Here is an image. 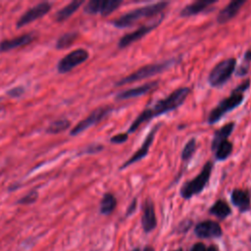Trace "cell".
<instances>
[{
	"label": "cell",
	"mask_w": 251,
	"mask_h": 251,
	"mask_svg": "<svg viewBox=\"0 0 251 251\" xmlns=\"http://www.w3.org/2000/svg\"><path fill=\"white\" fill-rule=\"evenodd\" d=\"M189 93H190L189 87H186V86L179 87L175 91H173L166 98L157 101V103H155L152 107L144 109L132 122V124L130 125L127 130V133L134 132L141 126V124L148 122L157 116H160L162 114H165L167 112H170L178 108L180 105L183 104L184 100L186 99Z\"/></svg>",
	"instance_id": "obj_1"
},
{
	"label": "cell",
	"mask_w": 251,
	"mask_h": 251,
	"mask_svg": "<svg viewBox=\"0 0 251 251\" xmlns=\"http://www.w3.org/2000/svg\"><path fill=\"white\" fill-rule=\"evenodd\" d=\"M249 84H250L249 79L244 80L241 84L237 85V87L232 90V92L228 97L222 100L208 115V118H207L208 124L213 125L219 122L223 118V116H225L226 113L238 107L244 99L243 92L249 87Z\"/></svg>",
	"instance_id": "obj_2"
},
{
	"label": "cell",
	"mask_w": 251,
	"mask_h": 251,
	"mask_svg": "<svg viewBox=\"0 0 251 251\" xmlns=\"http://www.w3.org/2000/svg\"><path fill=\"white\" fill-rule=\"evenodd\" d=\"M168 5H169V2H158V3L146 5L143 7H139L134 10H131V11L122 15L118 19L112 21V24H113V25H115L116 27H119V28L129 27V26L135 25L138 21H140L146 17L154 16V15L161 13L164 9H166V7Z\"/></svg>",
	"instance_id": "obj_3"
},
{
	"label": "cell",
	"mask_w": 251,
	"mask_h": 251,
	"mask_svg": "<svg viewBox=\"0 0 251 251\" xmlns=\"http://www.w3.org/2000/svg\"><path fill=\"white\" fill-rule=\"evenodd\" d=\"M213 170V163L211 161H208L204 167L202 168L201 172L192 179L184 182L180 187V195L184 199H189L193 197L194 195L199 194L203 191L207 183L209 182V179L211 177Z\"/></svg>",
	"instance_id": "obj_4"
},
{
	"label": "cell",
	"mask_w": 251,
	"mask_h": 251,
	"mask_svg": "<svg viewBox=\"0 0 251 251\" xmlns=\"http://www.w3.org/2000/svg\"><path fill=\"white\" fill-rule=\"evenodd\" d=\"M174 62H175L174 60H168L166 62H160V63H156V64L146 65V66L136 70L135 72H133L129 75L120 79L116 84L117 85H124V84L131 83V82L143 79V78H147V77L156 75L166 71L169 67H171L174 64Z\"/></svg>",
	"instance_id": "obj_5"
},
{
	"label": "cell",
	"mask_w": 251,
	"mask_h": 251,
	"mask_svg": "<svg viewBox=\"0 0 251 251\" xmlns=\"http://www.w3.org/2000/svg\"><path fill=\"white\" fill-rule=\"evenodd\" d=\"M236 60L234 58H227L217 64L210 72L208 82L213 87H220L226 83L235 70Z\"/></svg>",
	"instance_id": "obj_6"
},
{
	"label": "cell",
	"mask_w": 251,
	"mask_h": 251,
	"mask_svg": "<svg viewBox=\"0 0 251 251\" xmlns=\"http://www.w3.org/2000/svg\"><path fill=\"white\" fill-rule=\"evenodd\" d=\"M88 52L82 48L75 49L70 53H68L65 57H63L57 66L58 72L61 74L68 73L76 66L83 63L88 58Z\"/></svg>",
	"instance_id": "obj_7"
},
{
	"label": "cell",
	"mask_w": 251,
	"mask_h": 251,
	"mask_svg": "<svg viewBox=\"0 0 251 251\" xmlns=\"http://www.w3.org/2000/svg\"><path fill=\"white\" fill-rule=\"evenodd\" d=\"M112 107H100L96 110H94L89 116H87L84 120L80 121L74 128L71 130L72 135H76L80 133L81 131L85 130L89 126L98 124L100 121H102L105 117H107L112 112Z\"/></svg>",
	"instance_id": "obj_8"
},
{
	"label": "cell",
	"mask_w": 251,
	"mask_h": 251,
	"mask_svg": "<svg viewBox=\"0 0 251 251\" xmlns=\"http://www.w3.org/2000/svg\"><path fill=\"white\" fill-rule=\"evenodd\" d=\"M121 4L122 1L120 0H91L85 5L84 12L87 14L108 16L117 10Z\"/></svg>",
	"instance_id": "obj_9"
},
{
	"label": "cell",
	"mask_w": 251,
	"mask_h": 251,
	"mask_svg": "<svg viewBox=\"0 0 251 251\" xmlns=\"http://www.w3.org/2000/svg\"><path fill=\"white\" fill-rule=\"evenodd\" d=\"M51 10V4L49 2H41L36 4L35 6L29 8L17 22V26L21 27L24 26L30 22H33L41 17H43L45 14H47Z\"/></svg>",
	"instance_id": "obj_10"
},
{
	"label": "cell",
	"mask_w": 251,
	"mask_h": 251,
	"mask_svg": "<svg viewBox=\"0 0 251 251\" xmlns=\"http://www.w3.org/2000/svg\"><path fill=\"white\" fill-rule=\"evenodd\" d=\"M162 18H160L159 20H157L156 22H154L153 24L150 25H144L140 27H138L137 29H135L134 31L130 32V33H126V35H124L123 37H121L118 46L120 48H125L130 44H132L133 42L141 39L143 36H145L146 34H148L152 29H154L157 25H159V24L161 23Z\"/></svg>",
	"instance_id": "obj_11"
},
{
	"label": "cell",
	"mask_w": 251,
	"mask_h": 251,
	"mask_svg": "<svg viewBox=\"0 0 251 251\" xmlns=\"http://www.w3.org/2000/svg\"><path fill=\"white\" fill-rule=\"evenodd\" d=\"M159 127H160V125L158 124V125H156V126H154L153 129H151V131L148 133V135H147L146 138L144 139V141H143L142 145L139 147V149H138L127 161H126L123 166H121V168H120L121 170H124V169H126V167L132 165L133 163L140 161L141 159H143V158L148 154L149 148H150L151 144L153 143V139H154L155 134H156V132H157V130H158Z\"/></svg>",
	"instance_id": "obj_12"
},
{
	"label": "cell",
	"mask_w": 251,
	"mask_h": 251,
	"mask_svg": "<svg viewBox=\"0 0 251 251\" xmlns=\"http://www.w3.org/2000/svg\"><path fill=\"white\" fill-rule=\"evenodd\" d=\"M194 232L199 238L220 237L223 233L221 226L214 221H204L199 223L195 226Z\"/></svg>",
	"instance_id": "obj_13"
},
{
	"label": "cell",
	"mask_w": 251,
	"mask_h": 251,
	"mask_svg": "<svg viewBox=\"0 0 251 251\" xmlns=\"http://www.w3.org/2000/svg\"><path fill=\"white\" fill-rule=\"evenodd\" d=\"M141 224L145 232H150L157 226V219L155 214L154 204L150 199H147L143 204Z\"/></svg>",
	"instance_id": "obj_14"
},
{
	"label": "cell",
	"mask_w": 251,
	"mask_h": 251,
	"mask_svg": "<svg viewBox=\"0 0 251 251\" xmlns=\"http://www.w3.org/2000/svg\"><path fill=\"white\" fill-rule=\"evenodd\" d=\"M157 84H158V81H150V82H147V83L142 84L140 86L126 89V90L119 93L116 96V99L117 100H126V99H130V98L142 96V95L146 94L147 92H149Z\"/></svg>",
	"instance_id": "obj_15"
},
{
	"label": "cell",
	"mask_w": 251,
	"mask_h": 251,
	"mask_svg": "<svg viewBox=\"0 0 251 251\" xmlns=\"http://www.w3.org/2000/svg\"><path fill=\"white\" fill-rule=\"evenodd\" d=\"M245 4L244 0H236V1H232L229 2L224 9H222L220 11V13L218 14V18L217 21L219 24H226V22H228L229 20H231L240 10V8L242 7V5Z\"/></svg>",
	"instance_id": "obj_16"
},
{
	"label": "cell",
	"mask_w": 251,
	"mask_h": 251,
	"mask_svg": "<svg viewBox=\"0 0 251 251\" xmlns=\"http://www.w3.org/2000/svg\"><path fill=\"white\" fill-rule=\"evenodd\" d=\"M231 202L240 212H246L250 209V196L247 190L235 188L231 191Z\"/></svg>",
	"instance_id": "obj_17"
},
{
	"label": "cell",
	"mask_w": 251,
	"mask_h": 251,
	"mask_svg": "<svg viewBox=\"0 0 251 251\" xmlns=\"http://www.w3.org/2000/svg\"><path fill=\"white\" fill-rule=\"evenodd\" d=\"M32 40H33V35L29 33L23 34V35L14 37L12 39H6L0 43V51L4 52V51H9L21 46H25L30 43Z\"/></svg>",
	"instance_id": "obj_18"
},
{
	"label": "cell",
	"mask_w": 251,
	"mask_h": 251,
	"mask_svg": "<svg viewBox=\"0 0 251 251\" xmlns=\"http://www.w3.org/2000/svg\"><path fill=\"white\" fill-rule=\"evenodd\" d=\"M214 3H215L214 0L195 1V2L187 5L186 7H184L180 12V16L181 17H190V16L197 15V14L203 12L204 10H206L210 5H212Z\"/></svg>",
	"instance_id": "obj_19"
},
{
	"label": "cell",
	"mask_w": 251,
	"mask_h": 251,
	"mask_svg": "<svg viewBox=\"0 0 251 251\" xmlns=\"http://www.w3.org/2000/svg\"><path fill=\"white\" fill-rule=\"evenodd\" d=\"M234 128V123H228L226 125H225L224 126H222L220 129H218L215 134H214V138L212 140V150L214 151L216 149V147L223 141L227 140V137L231 134L232 130Z\"/></svg>",
	"instance_id": "obj_20"
},
{
	"label": "cell",
	"mask_w": 251,
	"mask_h": 251,
	"mask_svg": "<svg viewBox=\"0 0 251 251\" xmlns=\"http://www.w3.org/2000/svg\"><path fill=\"white\" fill-rule=\"evenodd\" d=\"M231 213L230 207L228 204L223 200L216 201L213 206L210 208V214L216 216L219 219H225L229 216Z\"/></svg>",
	"instance_id": "obj_21"
},
{
	"label": "cell",
	"mask_w": 251,
	"mask_h": 251,
	"mask_svg": "<svg viewBox=\"0 0 251 251\" xmlns=\"http://www.w3.org/2000/svg\"><path fill=\"white\" fill-rule=\"evenodd\" d=\"M83 3V1H73L71 3H69L68 5H66L64 8H62L60 11L57 12L56 14V20L58 22H62L67 20L68 18H70L78 8L79 6Z\"/></svg>",
	"instance_id": "obj_22"
},
{
	"label": "cell",
	"mask_w": 251,
	"mask_h": 251,
	"mask_svg": "<svg viewBox=\"0 0 251 251\" xmlns=\"http://www.w3.org/2000/svg\"><path fill=\"white\" fill-rule=\"evenodd\" d=\"M117 205V200L112 193L104 194L101 202H100V213L103 215L111 214Z\"/></svg>",
	"instance_id": "obj_23"
},
{
	"label": "cell",
	"mask_w": 251,
	"mask_h": 251,
	"mask_svg": "<svg viewBox=\"0 0 251 251\" xmlns=\"http://www.w3.org/2000/svg\"><path fill=\"white\" fill-rule=\"evenodd\" d=\"M215 151V158L218 161H224L226 160L232 152V143L229 142L228 140H225L223 142H221Z\"/></svg>",
	"instance_id": "obj_24"
},
{
	"label": "cell",
	"mask_w": 251,
	"mask_h": 251,
	"mask_svg": "<svg viewBox=\"0 0 251 251\" xmlns=\"http://www.w3.org/2000/svg\"><path fill=\"white\" fill-rule=\"evenodd\" d=\"M71 126V123L67 119H60L52 122L48 127L46 128V131L48 133H59L61 131L66 130Z\"/></svg>",
	"instance_id": "obj_25"
},
{
	"label": "cell",
	"mask_w": 251,
	"mask_h": 251,
	"mask_svg": "<svg viewBox=\"0 0 251 251\" xmlns=\"http://www.w3.org/2000/svg\"><path fill=\"white\" fill-rule=\"evenodd\" d=\"M76 37H77L76 32H67L59 37V39L57 40V43H56V47L58 49L67 48L72 43H74V41L76 39Z\"/></svg>",
	"instance_id": "obj_26"
},
{
	"label": "cell",
	"mask_w": 251,
	"mask_h": 251,
	"mask_svg": "<svg viewBox=\"0 0 251 251\" xmlns=\"http://www.w3.org/2000/svg\"><path fill=\"white\" fill-rule=\"evenodd\" d=\"M196 140H195V138H191L185 145H184V147H183V149H182V152H181V158H182V160H184V161H187V160H189L191 157H192V155L195 153V151H196Z\"/></svg>",
	"instance_id": "obj_27"
},
{
	"label": "cell",
	"mask_w": 251,
	"mask_h": 251,
	"mask_svg": "<svg viewBox=\"0 0 251 251\" xmlns=\"http://www.w3.org/2000/svg\"><path fill=\"white\" fill-rule=\"evenodd\" d=\"M250 62H251V50H248L245 53L243 63L240 65V67L238 68V70L236 72V75H239V76L245 75L248 73V68H249Z\"/></svg>",
	"instance_id": "obj_28"
},
{
	"label": "cell",
	"mask_w": 251,
	"mask_h": 251,
	"mask_svg": "<svg viewBox=\"0 0 251 251\" xmlns=\"http://www.w3.org/2000/svg\"><path fill=\"white\" fill-rule=\"evenodd\" d=\"M38 197V194H37V191L36 190H32V191H29L27 194H25L24 197H22L18 203L19 204H24V205H27V204H31L33 202L36 201Z\"/></svg>",
	"instance_id": "obj_29"
},
{
	"label": "cell",
	"mask_w": 251,
	"mask_h": 251,
	"mask_svg": "<svg viewBox=\"0 0 251 251\" xmlns=\"http://www.w3.org/2000/svg\"><path fill=\"white\" fill-rule=\"evenodd\" d=\"M128 137V133L126 132V133H118L116 135H114L113 137H111L110 141L112 143H116V144H120V143H123L125 141H126Z\"/></svg>",
	"instance_id": "obj_30"
},
{
	"label": "cell",
	"mask_w": 251,
	"mask_h": 251,
	"mask_svg": "<svg viewBox=\"0 0 251 251\" xmlns=\"http://www.w3.org/2000/svg\"><path fill=\"white\" fill-rule=\"evenodd\" d=\"M24 91H25V89H24L23 87H21V86H16V87L10 89V90L7 92V94H8L9 96H11V97H19V96H21V95L24 93Z\"/></svg>",
	"instance_id": "obj_31"
},
{
	"label": "cell",
	"mask_w": 251,
	"mask_h": 251,
	"mask_svg": "<svg viewBox=\"0 0 251 251\" xmlns=\"http://www.w3.org/2000/svg\"><path fill=\"white\" fill-rule=\"evenodd\" d=\"M103 149V146L102 145H91V146H89L86 150H85V152L86 153H96V152H98V151H101Z\"/></svg>",
	"instance_id": "obj_32"
},
{
	"label": "cell",
	"mask_w": 251,
	"mask_h": 251,
	"mask_svg": "<svg viewBox=\"0 0 251 251\" xmlns=\"http://www.w3.org/2000/svg\"><path fill=\"white\" fill-rule=\"evenodd\" d=\"M189 251H206V247L204 245V243L202 242H198V243H195L191 249Z\"/></svg>",
	"instance_id": "obj_33"
},
{
	"label": "cell",
	"mask_w": 251,
	"mask_h": 251,
	"mask_svg": "<svg viewBox=\"0 0 251 251\" xmlns=\"http://www.w3.org/2000/svg\"><path fill=\"white\" fill-rule=\"evenodd\" d=\"M135 205H136V200L134 199L133 201H132V203L130 204V206L128 207V209H127V212H126V216H128V215H130L133 211H134V209H135Z\"/></svg>",
	"instance_id": "obj_34"
},
{
	"label": "cell",
	"mask_w": 251,
	"mask_h": 251,
	"mask_svg": "<svg viewBox=\"0 0 251 251\" xmlns=\"http://www.w3.org/2000/svg\"><path fill=\"white\" fill-rule=\"evenodd\" d=\"M206 251H217V247L216 246H210L208 249H206Z\"/></svg>",
	"instance_id": "obj_35"
},
{
	"label": "cell",
	"mask_w": 251,
	"mask_h": 251,
	"mask_svg": "<svg viewBox=\"0 0 251 251\" xmlns=\"http://www.w3.org/2000/svg\"><path fill=\"white\" fill-rule=\"evenodd\" d=\"M143 251H154V249H153L151 246H147V247L144 248Z\"/></svg>",
	"instance_id": "obj_36"
},
{
	"label": "cell",
	"mask_w": 251,
	"mask_h": 251,
	"mask_svg": "<svg viewBox=\"0 0 251 251\" xmlns=\"http://www.w3.org/2000/svg\"><path fill=\"white\" fill-rule=\"evenodd\" d=\"M173 251H182V249H181V248H179V249H176V250H173Z\"/></svg>",
	"instance_id": "obj_37"
},
{
	"label": "cell",
	"mask_w": 251,
	"mask_h": 251,
	"mask_svg": "<svg viewBox=\"0 0 251 251\" xmlns=\"http://www.w3.org/2000/svg\"><path fill=\"white\" fill-rule=\"evenodd\" d=\"M132 251H139V249H138V248H135V249L132 250Z\"/></svg>",
	"instance_id": "obj_38"
},
{
	"label": "cell",
	"mask_w": 251,
	"mask_h": 251,
	"mask_svg": "<svg viewBox=\"0 0 251 251\" xmlns=\"http://www.w3.org/2000/svg\"><path fill=\"white\" fill-rule=\"evenodd\" d=\"M250 240H251V239H250Z\"/></svg>",
	"instance_id": "obj_39"
}]
</instances>
